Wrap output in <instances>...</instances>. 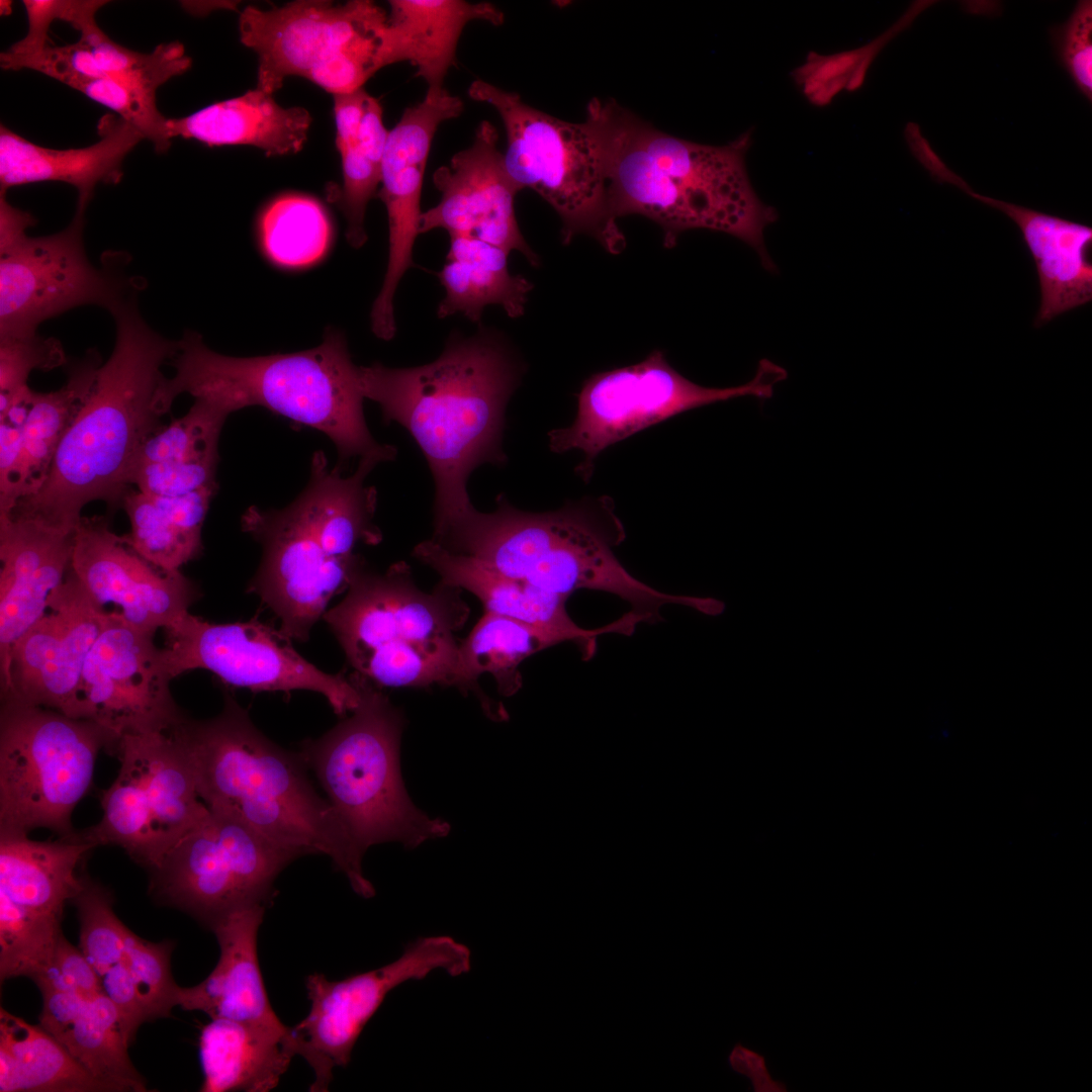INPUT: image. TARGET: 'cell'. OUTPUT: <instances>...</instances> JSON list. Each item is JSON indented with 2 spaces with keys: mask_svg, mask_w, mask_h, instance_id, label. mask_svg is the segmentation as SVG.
<instances>
[{
  "mask_svg": "<svg viewBox=\"0 0 1092 1092\" xmlns=\"http://www.w3.org/2000/svg\"><path fill=\"white\" fill-rule=\"evenodd\" d=\"M388 13L369 0L293 1L239 17L241 42L258 59L256 88L273 95L301 77L333 96L362 88L380 66Z\"/></svg>",
  "mask_w": 1092,
  "mask_h": 1092,
  "instance_id": "11",
  "label": "cell"
},
{
  "mask_svg": "<svg viewBox=\"0 0 1092 1092\" xmlns=\"http://www.w3.org/2000/svg\"><path fill=\"white\" fill-rule=\"evenodd\" d=\"M39 991L42 996L39 1025L54 1037H58L69 1026L89 999L74 992L48 987L39 988Z\"/></svg>",
  "mask_w": 1092,
  "mask_h": 1092,
  "instance_id": "52",
  "label": "cell"
},
{
  "mask_svg": "<svg viewBox=\"0 0 1092 1092\" xmlns=\"http://www.w3.org/2000/svg\"><path fill=\"white\" fill-rule=\"evenodd\" d=\"M349 678L359 693L351 716L303 741L298 753L354 845L364 855L374 844L395 841L415 848L447 836L450 824L419 810L405 790L399 767L402 712L370 680L354 671Z\"/></svg>",
  "mask_w": 1092,
  "mask_h": 1092,
  "instance_id": "7",
  "label": "cell"
},
{
  "mask_svg": "<svg viewBox=\"0 0 1092 1092\" xmlns=\"http://www.w3.org/2000/svg\"><path fill=\"white\" fill-rule=\"evenodd\" d=\"M470 950L450 936H426L410 942L402 954L380 968L329 980L313 973L305 978L310 1008L291 1027L296 1056L313 1072L309 1091L325 1092L337 1067H346L365 1025L386 996L410 980L426 978L435 970L451 976L467 973Z\"/></svg>",
  "mask_w": 1092,
  "mask_h": 1092,
  "instance_id": "16",
  "label": "cell"
},
{
  "mask_svg": "<svg viewBox=\"0 0 1092 1092\" xmlns=\"http://www.w3.org/2000/svg\"><path fill=\"white\" fill-rule=\"evenodd\" d=\"M229 415L206 399L195 398L183 417L148 438L133 464L174 462L217 467L218 440Z\"/></svg>",
  "mask_w": 1092,
  "mask_h": 1092,
  "instance_id": "42",
  "label": "cell"
},
{
  "mask_svg": "<svg viewBox=\"0 0 1092 1092\" xmlns=\"http://www.w3.org/2000/svg\"><path fill=\"white\" fill-rule=\"evenodd\" d=\"M110 313L115 343L98 369L92 389L63 437L40 488L9 515L75 531L82 509L94 500L122 505L129 471L148 438L163 425L155 395L162 366L179 349L142 317L135 295Z\"/></svg>",
  "mask_w": 1092,
  "mask_h": 1092,
  "instance_id": "3",
  "label": "cell"
},
{
  "mask_svg": "<svg viewBox=\"0 0 1092 1092\" xmlns=\"http://www.w3.org/2000/svg\"><path fill=\"white\" fill-rule=\"evenodd\" d=\"M730 1069L750 1080L754 1092H786L787 1085L771 1077L761 1054L736 1042L727 1058Z\"/></svg>",
  "mask_w": 1092,
  "mask_h": 1092,
  "instance_id": "53",
  "label": "cell"
},
{
  "mask_svg": "<svg viewBox=\"0 0 1092 1092\" xmlns=\"http://www.w3.org/2000/svg\"><path fill=\"white\" fill-rule=\"evenodd\" d=\"M347 589L323 618L354 672L379 688L460 689L455 632L469 616L461 589L440 582L426 593L404 561L385 572L363 562Z\"/></svg>",
  "mask_w": 1092,
  "mask_h": 1092,
  "instance_id": "6",
  "label": "cell"
},
{
  "mask_svg": "<svg viewBox=\"0 0 1092 1092\" xmlns=\"http://www.w3.org/2000/svg\"><path fill=\"white\" fill-rule=\"evenodd\" d=\"M173 942L148 941L126 930L128 968L145 1021L167 1017L178 1006V986L171 973Z\"/></svg>",
  "mask_w": 1092,
  "mask_h": 1092,
  "instance_id": "44",
  "label": "cell"
},
{
  "mask_svg": "<svg viewBox=\"0 0 1092 1092\" xmlns=\"http://www.w3.org/2000/svg\"><path fill=\"white\" fill-rule=\"evenodd\" d=\"M23 493L22 428L0 422V515H9Z\"/></svg>",
  "mask_w": 1092,
  "mask_h": 1092,
  "instance_id": "51",
  "label": "cell"
},
{
  "mask_svg": "<svg viewBox=\"0 0 1092 1092\" xmlns=\"http://www.w3.org/2000/svg\"><path fill=\"white\" fill-rule=\"evenodd\" d=\"M787 376L783 367L762 359L748 382L706 387L682 376L655 350L637 364L589 376L577 395L573 423L550 431L549 447L555 453L582 452L576 472L587 480L596 458L611 445L697 407L742 396L769 398Z\"/></svg>",
  "mask_w": 1092,
  "mask_h": 1092,
  "instance_id": "12",
  "label": "cell"
},
{
  "mask_svg": "<svg viewBox=\"0 0 1092 1092\" xmlns=\"http://www.w3.org/2000/svg\"><path fill=\"white\" fill-rule=\"evenodd\" d=\"M266 906L238 909L210 926L219 949L213 971L199 984L180 987L178 1006L223 1018L273 1028H286L267 994L258 958V931Z\"/></svg>",
  "mask_w": 1092,
  "mask_h": 1092,
  "instance_id": "26",
  "label": "cell"
},
{
  "mask_svg": "<svg viewBox=\"0 0 1092 1092\" xmlns=\"http://www.w3.org/2000/svg\"><path fill=\"white\" fill-rule=\"evenodd\" d=\"M262 250L268 260L284 269H303L328 253L333 226L315 198L286 194L271 201L259 221Z\"/></svg>",
  "mask_w": 1092,
  "mask_h": 1092,
  "instance_id": "39",
  "label": "cell"
},
{
  "mask_svg": "<svg viewBox=\"0 0 1092 1092\" xmlns=\"http://www.w3.org/2000/svg\"><path fill=\"white\" fill-rule=\"evenodd\" d=\"M171 728L118 739L113 752L120 767L103 792L101 819L79 832L95 847H121L150 870L209 811Z\"/></svg>",
  "mask_w": 1092,
  "mask_h": 1092,
  "instance_id": "13",
  "label": "cell"
},
{
  "mask_svg": "<svg viewBox=\"0 0 1092 1092\" xmlns=\"http://www.w3.org/2000/svg\"><path fill=\"white\" fill-rule=\"evenodd\" d=\"M108 615L70 569L46 612L13 646L7 670L0 677L2 700L76 718L85 661Z\"/></svg>",
  "mask_w": 1092,
  "mask_h": 1092,
  "instance_id": "20",
  "label": "cell"
},
{
  "mask_svg": "<svg viewBox=\"0 0 1092 1092\" xmlns=\"http://www.w3.org/2000/svg\"><path fill=\"white\" fill-rule=\"evenodd\" d=\"M311 115L303 107H283L257 88L178 118H167L168 138L196 140L210 147L252 146L266 156L300 151Z\"/></svg>",
  "mask_w": 1092,
  "mask_h": 1092,
  "instance_id": "30",
  "label": "cell"
},
{
  "mask_svg": "<svg viewBox=\"0 0 1092 1092\" xmlns=\"http://www.w3.org/2000/svg\"><path fill=\"white\" fill-rule=\"evenodd\" d=\"M523 365L499 332L453 334L433 362L411 368L359 366L364 398L382 420L405 428L425 455L435 482L434 533L471 511L467 481L482 464L502 466L507 404Z\"/></svg>",
  "mask_w": 1092,
  "mask_h": 1092,
  "instance_id": "1",
  "label": "cell"
},
{
  "mask_svg": "<svg viewBox=\"0 0 1092 1092\" xmlns=\"http://www.w3.org/2000/svg\"><path fill=\"white\" fill-rule=\"evenodd\" d=\"M208 810L151 872L161 902L210 928L238 909L266 906L277 876L299 856L237 816Z\"/></svg>",
  "mask_w": 1092,
  "mask_h": 1092,
  "instance_id": "14",
  "label": "cell"
},
{
  "mask_svg": "<svg viewBox=\"0 0 1092 1092\" xmlns=\"http://www.w3.org/2000/svg\"><path fill=\"white\" fill-rule=\"evenodd\" d=\"M960 189L1003 212L1019 228L1038 276L1035 328L1092 300L1091 226L980 194L966 182Z\"/></svg>",
  "mask_w": 1092,
  "mask_h": 1092,
  "instance_id": "27",
  "label": "cell"
},
{
  "mask_svg": "<svg viewBox=\"0 0 1092 1092\" xmlns=\"http://www.w3.org/2000/svg\"><path fill=\"white\" fill-rule=\"evenodd\" d=\"M380 51L381 69L408 62L424 79L426 94L446 90L444 81L455 64L464 27L481 20L500 25L504 13L492 3L462 0H391Z\"/></svg>",
  "mask_w": 1092,
  "mask_h": 1092,
  "instance_id": "29",
  "label": "cell"
},
{
  "mask_svg": "<svg viewBox=\"0 0 1092 1092\" xmlns=\"http://www.w3.org/2000/svg\"><path fill=\"white\" fill-rule=\"evenodd\" d=\"M169 363L175 374L162 379L155 395L162 416L181 393L206 399L230 415L259 405L324 433L337 448L336 467L342 471L355 457L380 462L396 457L394 446L379 444L369 432L359 366L337 330H327L322 344L306 351L248 358L216 353L198 333L186 331Z\"/></svg>",
  "mask_w": 1092,
  "mask_h": 1092,
  "instance_id": "5",
  "label": "cell"
},
{
  "mask_svg": "<svg viewBox=\"0 0 1092 1092\" xmlns=\"http://www.w3.org/2000/svg\"><path fill=\"white\" fill-rule=\"evenodd\" d=\"M509 253L489 243L450 237L447 262L437 273L445 296L437 308L440 318L462 313L480 324L483 308L499 305L511 317L524 314L533 284L522 275L511 274Z\"/></svg>",
  "mask_w": 1092,
  "mask_h": 1092,
  "instance_id": "33",
  "label": "cell"
},
{
  "mask_svg": "<svg viewBox=\"0 0 1092 1092\" xmlns=\"http://www.w3.org/2000/svg\"><path fill=\"white\" fill-rule=\"evenodd\" d=\"M80 923L79 948L99 978L103 993L117 1007L121 1021L135 1028L143 1010L128 968L126 930L113 911L107 889L83 876V887L73 900Z\"/></svg>",
  "mask_w": 1092,
  "mask_h": 1092,
  "instance_id": "36",
  "label": "cell"
},
{
  "mask_svg": "<svg viewBox=\"0 0 1092 1092\" xmlns=\"http://www.w3.org/2000/svg\"><path fill=\"white\" fill-rule=\"evenodd\" d=\"M163 629L166 641L160 655L171 679L199 668L255 693H318L340 716L358 705L359 693L349 677L318 669L293 648L289 637L256 618L216 624L186 612Z\"/></svg>",
  "mask_w": 1092,
  "mask_h": 1092,
  "instance_id": "15",
  "label": "cell"
},
{
  "mask_svg": "<svg viewBox=\"0 0 1092 1092\" xmlns=\"http://www.w3.org/2000/svg\"><path fill=\"white\" fill-rule=\"evenodd\" d=\"M562 642L569 637L546 628L484 611L469 635L459 645L460 691H472L490 718L502 715L482 694L476 681L490 673L499 693L509 697L522 687L519 666L527 657Z\"/></svg>",
  "mask_w": 1092,
  "mask_h": 1092,
  "instance_id": "34",
  "label": "cell"
},
{
  "mask_svg": "<svg viewBox=\"0 0 1092 1092\" xmlns=\"http://www.w3.org/2000/svg\"><path fill=\"white\" fill-rule=\"evenodd\" d=\"M202 1092H267L279 1084L296 1056L291 1027L213 1018L198 1042Z\"/></svg>",
  "mask_w": 1092,
  "mask_h": 1092,
  "instance_id": "32",
  "label": "cell"
},
{
  "mask_svg": "<svg viewBox=\"0 0 1092 1092\" xmlns=\"http://www.w3.org/2000/svg\"><path fill=\"white\" fill-rule=\"evenodd\" d=\"M216 468L174 462H138L128 474V484L151 496H174L217 485Z\"/></svg>",
  "mask_w": 1092,
  "mask_h": 1092,
  "instance_id": "48",
  "label": "cell"
},
{
  "mask_svg": "<svg viewBox=\"0 0 1092 1092\" xmlns=\"http://www.w3.org/2000/svg\"><path fill=\"white\" fill-rule=\"evenodd\" d=\"M118 738L89 719L3 699L0 713V835L48 828L74 835L72 813L88 792L102 748Z\"/></svg>",
  "mask_w": 1092,
  "mask_h": 1092,
  "instance_id": "9",
  "label": "cell"
},
{
  "mask_svg": "<svg viewBox=\"0 0 1092 1092\" xmlns=\"http://www.w3.org/2000/svg\"><path fill=\"white\" fill-rule=\"evenodd\" d=\"M388 133L383 124L381 104L369 95L357 140L339 151L343 185L336 198L347 221L346 239L355 249L361 248L367 240L365 213L381 182Z\"/></svg>",
  "mask_w": 1092,
  "mask_h": 1092,
  "instance_id": "40",
  "label": "cell"
},
{
  "mask_svg": "<svg viewBox=\"0 0 1092 1092\" xmlns=\"http://www.w3.org/2000/svg\"><path fill=\"white\" fill-rule=\"evenodd\" d=\"M624 536L607 498L530 513L516 509L499 494L494 512L473 508L432 540L509 577L569 597L580 588L600 557Z\"/></svg>",
  "mask_w": 1092,
  "mask_h": 1092,
  "instance_id": "10",
  "label": "cell"
},
{
  "mask_svg": "<svg viewBox=\"0 0 1092 1092\" xmlns=\"http://www.w3.org/2000/svg\"><path fill=\"white\" fill-rule=\"evenodd\" d=\"M1056 57L1078 91L1092 100V1L1081 0L1069 18L1049 29Z\"/></svg>",
  "mask_w": 1092,
  "mask_h": 1092,
  "instance_id": "47",
  "label": "cell"
},
{
  "mask_svg": "<svg viewBox=\"0 0 1092 1092\" xmlns=\"http://www.w3.org/2000/svg\"><path fill=\"white\" fill-rule=\"evenodd\" d=\"M467 92L497 111L507 136L506 168L522 190L531 188L553 207L562 243L586 235L607 252L621 253L626 240L610 207L603 151L590 124L559 119L483 80H474Z\"/></svg>",
  "mask_w": 1092,
  "mask_h": 1092,
  "instance_id": "8",
  "label": "cell"
},
{
  "mask_svg": "<svg viewBox=\"0 0 1092 1092\" xmlns=\"http://www.w3.org/2000/svg\"><path fill=\"white\" fill-rule=\"evenodd\" d=\"M191 763L200 799L231 813L299 857L325 854L363 898L375 894L356 848L327 798L312 786L299 753L280 747L225 695L208 720L184 719L172 728Z\"/></svg>",
  "mask_w": 1092,
  "mask_h": 1092,
  "instance_id": "4",
  "label": "cell"
},
{
  "mask_svg": "<svg viewBox=\"0 0 1092 1092\" xmlns=\"http://www.w3.org/2000/svg\"><path fill=\"white\" fill-rule=\"evenodd\" d=\"M0 1092H111L40 1025L0 1009Z\"/></svg>",
  "mask_w": 1092,
  "mask_h": 1092,
  "instance_id": "35",
  "label": "cell"
},
{
  "mask_svg": "<svg viewBox=\"0 0 1092 1092\" xmlns=\"http://www.w3.org/2000/svg\"><path fill=\"white\" fill-rule=\"evenodd\" d=\"M84 1H38L25 0L23 4L28 18L27 34L14 43L7 56L21 58L39 53L48 46V31L55 19H61L73 25L83 7Z\"/></svg>",
  "mask_w": 1092,
  "mask_h": 1092,
  "instance_id": "50",
  "label": "cell"
},
{
  "mask_svg": "<svg viewBox=\"0 0 1092 1092\" xmlns=\"http://www.w3.org/2000/svg\"><path fill=\"white\" fill-rule=\"evenodd\" d=\"M463 108V101L447 90L426 94L420 103L405 108L389 130L376 195L387 212L388 260L370 312L371 330L379 339L391 340L396 332L393 297L401 277L414 266L413 249L423 212V179L432 141L440 124L458 117Z\"/></svg>",
  "mask_w": 1092,
  "mask_h": 1092,
  "instance_id": "21",
  "label": "cell"
},
{
  "mask_svg": "<svg viewBox=\"0 0 1092 1092\" xmlns=\"http://www.w3.org/2000/svg\"><path fill=\"white\" fill-rule=\"evenodd\" d=\"M68 363L61 342L55 338L38 334L0 338V395L12 396L28 386L33 370L50 371Z\"/></svg>",
  "mask_w": 1092,
  "mask_h": 1092,
  "instance_id": "46",
  "label": "cell"
},
{
  "mask_svg": "<svg viewBox=\"0 0 1092 1092\" xmlns=\"http://www.w3.org/2000/svg\"><path fill=\"white\" fill-rule=\"evenodd\" d=\"M85 210L63 231L27 237L0 258V338L37 334L44 321L82 305L111 311L141 286L94 267L83 242Z\"/></svg>",
  "mask_w": 1092,
  "mask_h": 1092,
  "instance_id": "17",
  "label": "cell"
},
{
  "mask_svg": "<svg viewBox=\"0 0 1092 1092\" xmlns=\"http://www.w3.org/2000/svg\"><path fill=\"white\" fill-rule=\"evenodd\" d=\"M413 555L440 575V582L465 589L480 600L484 611L510 617L569 637L585 659L597 649L596 639L607 633L630 635L637 623L627 613L598 629H583L566 611L568 597L509 577L471 556L452 552L430 539L419 543Z\"/></svg>",
  "mask_w": 1092,
  "mask_h": 1092,
  "instance_id": "25",
  "label": "cell"
},
{
  "mask_svg": "<svg viewBox=\"0 0 1092 1092\" xmlns=\"http://www.w3.org/2000/svg\"><path fill=\"white\" fill-rule=\"evenodd\" d=\"M71 570L91 600L141 629L165 628L200 598L195 582L180 570L165 571L138 553L106 516L81 517L75 532Z\"/></svg>",
  "mask_w": 1092,
  "mask_h": 1092,
  "instance_id": "22",
  "label": "cell"
},
{
  "mask_svg": "<svg viewBox=\"0 0 1092 1092\" xmlns=\"http://www.w3.org/2000/svg\"><path fill=\"white\" fill-rule=\"evenodd\" d=\"M32 981L39 988L48 987L92 998L103 993L95 971L80 948L70 943L64 934L49 964Z\"/></svg>",
  "mask_w": 1092,
  "mask_h": 1092,
  "instance_id": "49",
  "label": "cell"
},
{
  "mask_svg": "<svg viewBox=\"0 0 1092 1092\" xmlns=\"http://www.w3.org/2000/svg\"><path fill=\"white\" fill-rule=\"evenodd\" d=\"M99 129L100 140L89 147L58 150L35 145L1 125V192L30 183L64 182L78 190L76 209L86 210L95 186L118 183L124 158L145 139L122 118L105 117Z\"/></svg>",
  "mask_w": 1092,
  "mask_h": 1092,
  "instance_id": "28",
  "label": "cell"
},
{
  "mask_svg": "<svg viewBox=\"0 0 1092 1092\" xmlns=\"http://www.w3.org/2000/svg\"><path fill=\"white\" fill-rule=\"evenodd\" d=\"M80 33V67L85 78H113L157 93L161 85L191 67V59L178 41L162 43L150 54H142L111 40L97 23Z\"/></svg>",
  "mask_w": 1092,
  "mask_h": 1092,
  "instance_id": "41",
  "label": "cell"
},
{
  "mask_svg": "<svg viewBox=\"0 0 1092 1092\" xmlns=\"http://www.w3.org/2000/svg\"><path fill=\"white\" fill-rule=\"evenodd\" d=\"M121 506L130 522L125 539L153 565L165 571H177L200 555L201 534L176 524L148 494L129 488Z\"/></svg>",
  "mask_w": 1092,
  "mask_h": 1092,
  "instance_id": "43",
  "label": "cell"
},
{
  "mask_svg": "<svg viewBox=\"0 0 1092 1092\" xmlns=\"http://www.w3.org/2000/svg\"><path fill=\"white\" fill-rule=\"evenodd\" d=\"M241 525L263 549L248 593L256 594L277 616L284 635L306 641L330 600L348 588L364 559L359 554L351 559L330 555L292 504L282 510L251 507Z\"/></svg>",
  "mask_w": 1092,
  "mask_h": 1092,
  "instance_id": "18",
  "label": "cell"
},
{
  "mask_svg": "<svg viewBox=\"0 0 1092 1092\" xmlns=\"http://www.w3.org/2000/svg\"><path fill=\"white\" fill-rule=\"evenodd\" d=\"M64 84L115 111L152 142L157 152L169 149L167 117L157 107L156 93L113 78L76 77Z\"/></svg>",
  "mask_w": 1092,
  "mask_h": 1092,
  "instance_id": "45",
  "label": "cell"
},
{
  "mask_svg": "<svg viewBox=\"0 0 1092 1092\" xmlns=\"http://www.w3.org/2000/svg\"><path fill=\"white\" fill-rule=\"evenodd\" d=\"M102 363L100 353L89 349L70 364L61 388L32 390L22 428L23 497L36 492L46 480L59 445L87 399Z\"/></svg>",
  "mask_w": 1092,
  "mask_h": 1092,
  "instance_id": "37",
  "label": "cell"
},
{
  "mask_svg": "<svg viewBox=\"0 0 1092 1092\" xmlns=\"http://www.w3.org/2000/svg\"><path fill=\"white\" fill-rule=\"evenodd\" d=\"M585 120L605 160L609 202L618 219L641 215L657 223L665 248L691 230L732 236L774 272L764 232L778 218L747 173L750 131L723 146L694 143L655 128L614 100L592 99Z\"/></svg>",
  "mask_w": 1092,
  "mask_h": 1092,
  "instance_id": "2",
  "label": "cell"
},
{
  "mask_svg": "<svg viewBox=\"0 0 1092 1092\" xmlns=\"http://www.w3.org/2000/svg\"><path fill=\"white\" fill-rule=\"evenodd\" d=\"M94 847L79 832L54 841L0 835V896L31 915L62 922L65 904L83 887L77 868Z\"/></svg>",
  "mask_w": 1092,
  "mask_h": 1092,
  "instance_id": "31",
  "label": "cell"
},
{
  "mask_svg": "<svg viewBox=\"0 0 1092 1092\" xmlns=\"http://www.w3.org/2000/svg\"><path fill=\"white\" fill-rule=\"evenodd\" d=\"M497 140L494 125L482 120L471 146L434 172L433 183L441 198L422 212L420 234L444 229L450 237L477 239L508 253L519 251L537 266L539 257L522 236L514 208L522 189L506 168Z\"/></svg>",
  "mask_w": 1092,
  "mask_h": 1092,
  "instance_id": "23",
  "label": "cell"
},
{
  "mask_svg": "<svg viewBox=\"0 0 1092 1092\" xmlns=\"http://www.w3.org/2000/svg\"><path fill=\"white\" fill-rule=\"evenodd\" d=\"M56 1038L111 1092L148 1090L145 1078L128 1057L119 1011L104 993L87 999L76 1018Z\"/></svg>",
  "mask_w": 1092,
  "mask_h": 1092,
  "instance_id": "38",
  "label": "cell"
},
{
  "mask_svg": "<svg viewBox=\"0 0 1092 1092\" xmlns=\"http://www.w3.org/2000/svg\"><path fill=\"white\" fill-rule=\"evenodd\" d=\"M35 223L31 213L11 205L5 192H0V256L22 243L28 237L26 230Z\"/></svg>",
  "mask_w": 1092,
  "mask_h": 1092,
  "instance_id": "55",
  "label": "cell"
},
{
  "mask_svg": "<svg viewBox=\"0 0 1092 1092\" xmlns=\"http://www.w3.org/2000/svg\"><path fill=\"white\" fill-rule=\"evenodd\" d=\"M155 633L109 612L85 661L76 718L92 720L118 739L167 730L187 718L171 695Z\"/></svg>",
  "mask_w": 1092,
  "mask_h": 1092,
  "instance_id": "19",
  "label": "cell"
},
{
  "mask_svg": "<svg viewBox=\"0 0 1092 1092\" xmlns=\"http://www.w3.org/2000/svg\"><path fill=\"white\" fill-rule=\"evenodd\" d=\"M368 97L363 87L333 96L338 151L357 140Z\"/></svg>",
  "mask_w": 1092,
  "mask_h": 1092,
  "instance_id": "54",
  "label": "cell"
},
{
  "mask_svg": "<svg viewBox=\"0 0 1092 1092\" xmlns=\"http://www.w3.org/2000/svg\"><path fill=\"white\" fill-rule=\"evenodd\" d=\"M74 532L37 519L0 515V677L15 643L65 581Z\"/></svg>",
  "mask_w": 1092,
  "mask_h": 1092,
  "instance_id": "24",
  "label": "cell"
}]
</instances>
